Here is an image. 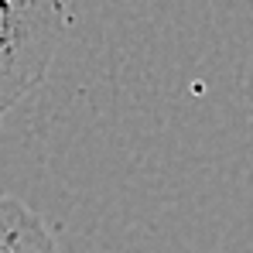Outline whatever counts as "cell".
Masks as SVG:
<instances>
[{
  "instance_id": "obj_3",
  "label": "cell",
  "mask_w": 253,
  "mask_h": 253,
  "mask_svg": "<svg viewBox=\"0 0 253 253\" xmlns=\"http://www.w3.org/2000/svg\"><path fill=\"white\" fill-rule=\"evenodd\" d=\"M0 206H3V195H0Z\"/></svg>"
},
{
  "instance_id": "obj_2",
  "label": "cell",
  "mask_w": 253,
  "mask_h": 253,
  "mask_svg": "<svg viewBox=\"0 0 253 253\" xmlns=\"http://www.w3.org/2000/svg\"><path fill=\"white\" fill-rule=\"evenodd\" d=\"M0 253H58L42 215L17 199H3L0 206Z\"/></svg>"
},
{
  "instance_id": "obj_1",
  "label": "cell",
  "mask_w": 253,
  "mask_h": 253,
  "mask_svg": "<svg viewBox=\"0 0 253 253\" xmlns=\"http://www.w3.org/2000/svg\"><path fill=\"white\" fill-rule=\"evenodd\" d=\"M72 28V0H0V124L44 83Z\"/></svg>"
}]
</instances>
